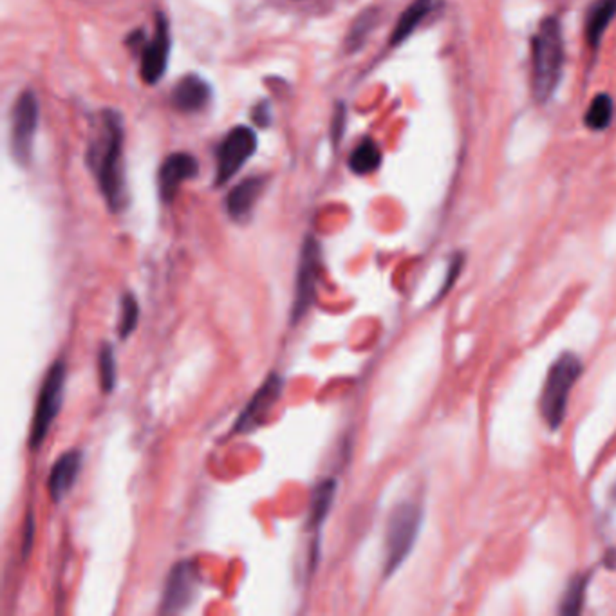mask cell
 <instances>
[{
    "instance_id": "obj_16",
    "label": "cell",
    "mask_w": 616,
    "mask_h": 616,
    "mask_svg": "<svg viewBox=\"0 0 616 616\" xmlns=\"http://www.w3.org/2000/svg\"><path fill=\"white\" fill-rule=\"evenodd\" d=\"M615 16L616 0H595L586 20V38L592 47H599Z\"/></svg>"
},
{
    "instance_id": "obj_2",
    "label": "cell",
    "mask_w": 616,
    "mask_h": 616,
    "mask_svg": "<svg viewBox=\"0 0 616 616\" xmlns=\"http://www.w3.org/2000/svg\"><path fill=\"white\" fill-rule=\"evenodd\" d=\"M564 65V40L557 18L541 22L532 42V89L537 101L546 103L559 87Z\"/></svg>"
},
{
    "instance_id": "obj_21",
    "label": "cell",
    "mask_w": 616,
    "mask_h": 616,
    "mask_svg": "<svg viewBox=\"0 0 616 616\" xmlns=\"http://www.w3.org/2000/svg\"><path fill=\"white\" fill-rule=\"evenodd\" d=\"M98 369H100V384L103 393H110L116 384V358L114 351L109 344L101 346L98 355Z\"/></svg>"
},
{
    "instance_id": "obj_3",
    "label": "cell",
    "mask_w": 616,
    "mask_h": 616,
    "mask_svg": "<svg viewBox=\"0 0 616 616\" xmlns=\"http://www.w3.org/2000/svg\"><path fill=\"white\" fill-rule=\"evenodd\" d=\"M583 374V362L573 353H564L550 369L543 394H541V412L545 422L557 431L566 416L568 400L573 385Z\"/></svg>"
},
{
    "instance_id": "obj_10",
    "label": "cell",
    "mask_w": 616,
    "mask_h": 616,
    "mask_svg": "<svg viewBox=\"0 0 616 616\" xmlns=\"http://www.w3.org/2000/svg\"><path fill=\"white\" fill-rule=\"evenodd\" d=\"M168 56H170L168 22L163 14H157L154 36L147 43H143L141 51V78L148 85H154L163 78L168 65Z\"/></svg>"
},
{
    "instance_id": "obj_22",
    "label": "cell",
    "mask_w": 616,
    "mask_h": 616,
    "mask_svg": "<svg viewBox=\"0 0 616 616\" xmlns=\"http://www.w3.org/2000/svg\"><path fill=\"white\" fill-rule=\"evenodd\" d=\"M588 586V579L586 577H577L573 579V583L570 584L566 597L563 601V608L561 613L563 615H577L583 610V602H584V592Z\"/></svg>"
},
{
    "instance_id": "obj_6",
    "label": "cell",
    "mask_w": 616,
    "mask_h": 616,
    "mask_svg": "<svg viewBox=\"0 0 616 616\" xmlns=\"http://www.w3.org/2000/svg\"><path fill=\"white\" fill-rule=\"evenodd\" d=\"M320 273V246L313 237H308L302 246L299 275H297V288H295V300L291 308V324L302 320L308 309L313 306L317 297V284Z\"/></svg>"
},
{
    "instance_id": "obj_9",
    "label": "cell",
    "mask_w": 616,
    "mask_h": 616,
    "mask_svg": "<svg viewBox=\"0 0 616 616\" xmlns=\"http://www.w3.org/2000/svg\"><path fill=\"white\" fill-rule=\"evenodd\" d=\"M199 592V579L194 566L186 561L175 564L168 575L161 613H179L186 610Z\"/></svg>"
},
{
    "instance_id": "obj_19",
    "label": "cell",
    "mask_w": 616,
    "mask_h": 616,
    "mask_svg": "<svg viewBox=\"0 0 616 616\" xmlns=\"http://www.w3.org/2000/svg\"><path fill=\"white\" fill-rule=\"evenodd\" d=\"M335 494H336V481L335 479H326L315 488V494H313V499H311L309 521H308L309 530L320 528V525L326 521V517L331 510Z\"/></svg>"
},
{
    "instance_id": "obj_24",
    "label": "cell",
    "mask_w": 616,
    "mask_h": 616,
    "mask_svg": "<svg viewBox=\"0 0 616 616\" xmlns=\"http://www.w3.org/2000/svg\"><path fill=\"white\" fill-rule=\"evenodd\" d=\"M371 20H373V16H367V14L362 16V14H360L358 24L353 27V31H351V34H349V45H351V47H358V45L364 42L367 31L371 29V25L367 24V22H371Z\"/></svg>"
},
{
    "instance_id": "obj_20",
    "label": "cell",
    "mask_w": 616,
    "mask_h": 616,
    "mask_svg": "<svg viewBox=\"0 0 616 616\" xmlns=\"http://www.w3.org/2000/svg\"><path fill=\"white\" fill-rule=\"evenodd\" d=\"M613 110H615L613 100L608 94H599L592 101L584 121L592 130H604L610 127L613 119Z\"/></svg>"
},
{
    "instance_id": "obj_11",
    "label": "cell",
    "mask_w": 616,
    "mask_h": 616,
    "mask_svg": "<svg viewBox=\"0 0 616 616\" xmlns=\"http://www.w3.org/2000/svg\"><path fill=\"white\" fill-rule=\"evenodd\" d=\"M282 393V378L279 374H271L264 385L257 391V394L251 398L248 407L242 411L235 423V432H250L257 425L262 423L264 416L270 412V409L277 403Z\"/></svg>"
},
{
    "instance_id": "obj_25",
    "label": "cell",
    "mask_w": 616,
    "mask_h": 616,
    "mask_svg": "<svg viewBox=\"0 0 616 616\" xmlns=\"http://www.w3.org/2000/svg\"><path fill=\"white\" fill-rule=\"evenodd\" d=\"M33 535H34V517L27 516L25 519V532H24V541H22V555L27 557L31 545H33Z\"/></svg>"
},
{
    "instance_id": "obj_5",
    "label": "cell",
    "mask_w": 616,
    "mask_h": 616,
    "mask_svg": "<svg viewBox=\"0 0 616 616\" xmlns=\"http://www.w3.org/2000/svg\"><path fill=\"white\" fill-rule=\"evenodd\" d=\"M63 391H65V362L56 360L52 367L49 369L40 389L38 403L34 409V418L31 423V436H29L31 449H38L47 438L49 429L62 409Z\"/></svg>"
},
{
    "instance_id": "obj_7",
    "label": "cell",
    "mask_w": 616,
    "mask_h": 616,
    "mask_svg": "<svg viewBox=\"0 0 616 616\" xmlns=\"http://www.w3.org/2000/svg\"><path fill=\"white\" fill-rule=\"evenodd\" d=\"M36 127L38 100L33 90H25L16 100L11 118V150L18 163H27L31 159Z\"/></svg>"
},
{
    "instance_id": "obj_4",
    "label": "cell",
    "mask_w": 616,
    "mask_h": 616,
    "mask_svg": "<svg viewBox=\"0 0 616 616\" xmlns=\"http://www.w3.org/2000/svg\"><path fill=\"white\" fill-rule=\"evenodd\" d=\"M422 517L420 505L411 501L393 510L385 534V577H391L409 557L420 534Z\"/></svg>"
},
{
    "instance_id": "obj_17",
    "label": "cell",
    "mask_w": 616,
    "mask_h": 616,
    "mask_svg": "<svg viewBox=\"0 0 616 616\" xmlns=\"http://www.w3.org/2000/svg\"><path fill=\"white\" fill-rule=\"evenodd\" d=\"M432 7V0H414L400 16L394 31H393V36H391V43L393 45H398L402 43L403 40H407L414 29L422 24V20L429 14Z\"/></svg>"
},
{
    "instance_id": "obj_12",
    "label": "cell",
    "mask_w": 616,
    "mask_h": 616,
    "mask_svg": "<svg viewBox=\"0 0 616 616\" xmlns=\"http://www.w3.org/2000/svg\"><path fill=\"white\" fill-rule=\"evenodd\" d=\"M199 172V165L192 154L175 152L168 156L159 170V192L165 203L172 201L179 190V186L194 179Z\"/></svg>"
},
{
    "instance_id": "obj_15",
    "label": "cell",
    "mask_w": 616,
    "mask_h": 616,
    "mask_svg": "<svg viewBox=\"0 0 616 616\" xmlns=\"http://www.w3.org/2000/svg\"><path fill=\"white\" fill-rule=\"evenodd\" d=\"M262 188L264 181L261 177H248L241 181L226 197V210L230 217L235 221L248 219Z\"/></svg>"
},
{
    "instance_id": "obj_13",
    "label": "cell",
    "mask_w": 616,
    "mask_h": 616,
    "mask_svg": "<svg viewBox=\"0 0 616 616\" xmlns=\"http://www.w3.org/2000/svg\"><path fill=\"white\" fill-rule=\"evenodd\" d=\"M210 98V85L197 74L183 76L172 92V103L181 112H197L208 105Z\"/></svg>"
},
{
    "instance_id": "obj_14",
    "label": "cell",
    "mask_w": 616,
    "mask_h": 616,
    "mask_svg": "<svg viewBox=\"0 0 616 616\" xmlns=\"http://www.w3.org/2000/svg\"><path fill=\"white\" fill-rule=\"evenodd\" d=\"M81 452L80 450H69L51 469L49 476V496L54 503H60L67 492L72 488L80 469H81Z\"/></svg>"
},
{
    "instance_id": "obj_23",
    "label": "cell",
    "mask_w": 616,
    "mask_h": 616,
    "mask_svg": "<svg viewBox=\"0 0 616 616\" xmlns=\"http://www.w3.org/2000/svg\"><path fill=\"white\" fill-rule=\"evenodd\" d=\"M139 318V306L134 295H125L121 304V320H119V338L125 340L137 326Z\"/></svg>"
},
{
    "instance_id": "obj_1",
    "label": "cell",
    "mask_w": 616,
    "mask_h": 616,
    "mask_svg": "<svg viewBox=\"0 0 616 616\" xmlns=\"http://www.w3.org/2000/svg\"><path fill=\"white\" fill-rule=\"evenodd\" d=\"M89 165L98 179L100 190L112 212H119L127 201L123 177V128L118 114L101 116L100 132L90 143Z\"/></svg>"
},
{
    "instance_id": "obj_18",
    "label": "cell",
    "mask_w": 616,
    "mask_h": 616,
    "mask_svg": "<svg viewBox=\"0 0 616 616\" xmlns=\"http://www.w3.org/2000/svg\"><path fill=\"white\" fill-rule=\"evenodd\" d=\"M382 165V150L373 139H364L349 156V168L358 175H369Z\"/></svg>"
},
{
    "instance_id": "obj_8",
    "label": "cell",
    "mask_w": 616,
    "mask_h": 616,
    "mask_svg": "<svg viewBox=\"0 0 616 616\" xmlns=\"http://www.w3.org/2000/svg\"><path fill=\"white\" fill-rule=\"evenodd\" d=\"M257 150V136L248 127H235L221 143L215 183L224 185L235 175Z\"/></svg>"
},
{
    "instance_id": "obj_26",
    "label": "cell",
    "mask_w": 616,
    "mask_h": 616,
    "mask_svg": "<svg viewBox=\"0 0 616 616\" xmlns=\"http://www.w3.org/2000/svg\"><path fill=\"white\" fill-rule=\"evenodd\" d=\"M253 119L257 125L261 127H266L270 125V119H271V112H270V107L266 103H259L255 112H253Z\"/></svg>"
}]
</instances>
